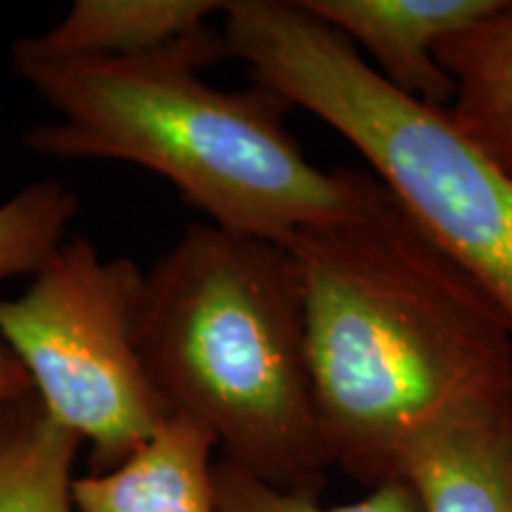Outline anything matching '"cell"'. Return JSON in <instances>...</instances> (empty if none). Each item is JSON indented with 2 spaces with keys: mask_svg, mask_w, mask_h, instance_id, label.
I'll return each mask as SVG.
<instances>
[{
  "mask_svg": "<svg viewBox=\"0 0 512 512\" xmlns=\"http://www.w3.org/2000/svg\"><path fill=\"white\" fill-rule=\"evenodd\" d=\"M143 273L72 238L38 266L22 297L0 302V342L27 370L50 418L91 444V472L124 463L171 408L136 342Z\"/></svg>",
  "mask_w": 512,
  "mask_h": 512,
  "instance_id": "cell-5",
  "label": "cell"
},
{
  "mask_svg": "<svg viewBox=\"0 0 512 512\" xmlns=\"http://www.w3.org/2000/svg\"><path fill=\"white\" fill-rule=\"evenodd\" d=\"M81 446L36 394L0 403V512H76L72 484Z\"/></svg>",
  "mask_w": 512,
  "mask_h": 512,
  "instance_id": "cell-11",
  "label": "cell"
},
{
  "mask_svg": "<svg viewBox=\"0 0 512 512\" xmlns=\"http://www.w3.org/2000/svg\"><path fill=\"white\" fill-rule=\"evenodd\" d=\"M79 200L57 181L31 183L0 204V280L34 275L62 245Z\"/></svg>",
  "mask_w": 512,
  "mask_h": 512,
  "instance_id": "cell-12",
  "label": "cell"
},
{
  "mask_svg": "<svg viewBox=\"0 0 512 512\" xmlns=\"http://www.w3.org/2000/svg\"><path fill=\"white\" fill-rule=\"evenodd\" d=\"M136 342L171 411L275 489L323 496L332 460L313 403L302 292L278 242L192 226L143 273Z\"/></svg>",
  "mask_w": 512,
  "mask_h": 512,
  "instance_id": "cell-3",
  "label": "cell"
},
{
  "mask_svg": "<svg viewBox=\"0 0 512 512\" xmlns=\"http://www.w3.org/2000/svg\"><path fill=\"white\" fill-rule=\"evenodd\" d=\"M29 394H34V384H31L27 370L12 356V351L0 342V403L24 399Z\"/></svg>",
  "mask_w": 512,
  "mask_h": 512,
  "instance_id": "cell-14",
  "label": "cell"
},
{
  "mask_svg": "<svg viewBox=\"0 0 512 512\" xmlns=\"http://www.w3.org/2000/svg\"><path fill=\"white\" fill-rule=\"evenodd\" d=\"M344 36L389 86L432 107L451 105L453 81L437 48L505 0H299Z\"/></svg>",
  "mask_w": 512,
  "mask_h": 512,
  "instance_id": "cell-6",
  "label": "cell"
},
{
  "mask_svg": "<svg viewBox=\"0 0 512 512\" xmlns=\"http://www.w3.org/2000/svg\"><path fill=\"white\" fill-rule=\"evenodd\" d=\"M283 247L325 448L366 491L399 479L437 422L512 399L508 320L387 188L361 214Z\"/></svg>",
  "mask_w": 512,
  "mask_h": 512,
  "instance_id": "cell-1",
  "label": "cell"
},
{
  "mask_svg": "<svg viewBox=\"0 0 512 512\" xmlns=\"http://www.w3.org/2000/svg\"><path fill=\"white\" fill-rule=\"evenodd\" d=\"M223 10L214 0H79L57 27L17 46L64 60H128L178 46Z\"/></svg>",
  "mask_w": 512,
  "mask_h": 512,
  "instance_id": "cell-9",
  "label": "cell"
},
{
  "mask_svg": "<svg viewBox=\"0 0 512 512\" xmlns=\"http://www.w3.org/2000/svg\"><path fill=\"white\" fill-rule=\"evenodd\" d=\"M453 81L448 117L512 178V0L437 48Z\"/></svg>",
  "mask_w": 512,
  "mask_h": 512,
  "instance_id": "cell-10",
  "label": "cell"
},
{
  "mask_svg": "<svg viewBox=\"0 0 512 512\" xmlns=\"http://www.w3.org/2000/svg\"><path fill=\"white\" fill-rule=\"evenodd\" d=\"M219 439L192 415L171 411L124 463L76 477V512H219L214 460Z\"/></svg>",
  "mask_w": 512,
  "mask_h": 512,
  "instance_id": "cell-8",
  "label": "cell"
},
{
  "mask_svg": "<svg viewBox=\"0 0 512 512\" xmlns=\"http://www.w3.org/2000/svg\"><path fill=\"white\" fill-rule=\"evenodd\" d=\"M223 15L226 55L247 64L256 86L335 128L512 328V178L444 107L389 86L299 0H233Z\"/></svg>",
  "mask_w": 512,
  "mask_h": 512,
  "instance_id": "cell-4",
  "label": "cell"
},
{
  "mask_svg": "<svg viewBox=\"0 0 512 512\" xmlns=\"http://www.w3.org/2000/svg\"><path fill=\"white\" fill-rule=\"evenodd\" d=\"M226 55L202 29L174 48L128 60L27 53L12 64L57 114L27 136L62 159H117L155 171L211 226L283 245L306 228L351 219L382 195L370 171H323L287 131L290 105L268 88L221 91L200 69Z\"/></svg>",
  "mask_w": 512,
  "mask_h": 512,
  "instance_id": "cell-2",
  "label": "cell"
},
{
  "mask_svg": "<svg viewBox=\"0 0 512 512\" xmlns=\"http://www.w3.org/2000/svg\"><path fill=\"white\" fill-rule=\"evenodd\" d=\"M219 512H418L413 489L403 479L373 486L351 503L325 505L316 496L275 489L245 467L221 458L214 463Z\"/></svg>",
  "mask_w": 512,
  "mask_h": 512,
  "instance_id": "cell-13",
  "label": "cell"
},
{
  "mask_svg": "<svg viewBox=\"0 0 512 512\" xmlns=\"http://www.w3.org/2000/svg\"><path fill=\"white\" fill-rule=\"evenodd\" d=\"M418 512H512V399L420 434L401 465Z\"/></svg>",
  "mask_w": 512,
  "mask_h": 512,
  "instance_id": "cell-7",
  "label": "cell"
}]
</instances>
